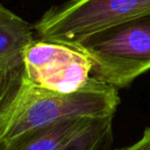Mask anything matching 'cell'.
Segmentation results:
<instances>
[{"label": "cell", "instance_id": "3957f363", "mask_svg": "<svg viewBox=\"0 0 150 150\" xmlns=\"http://www.w3.org/2000/svg\"><path fill=\"white\" fill-rule=\"evenodd\" d=\"M150 13V0H68L52 6L34 25L38 39L74 47L91 34Z\"/></svg>", "mask_w": 150, "mask_h": 150}, {"label": "cell", "instance_id": "ba28073f", "mask_svg": "<svg viewBox=\"0 0 150 150\" xmlns=\"http://www.w3.org/2000/svg\"><path fill=\"white\" fill-rule=\"evenodd\" d=\"M118 150H150V127L144 131L142 138L129 147L121 148Z\"/></svg>", "mask_w": 150, "mask_h": 150}, {"label": "cell", "instance_id": "5b68a950", "mask_svg": "<svg viewBox=\"0 0 150 150\" xmlns=\"http://www.w3.org/2000/svg\"><path fill=\"white\" fill-rule=\"evenodd\" d=\"M34 26L0 5V110L6 108L26 82L25 58L34 41Z\"/></svg>", "mask_w": 150, "mask_h": 150}, {"label": "cell", "instance_id": "6da1fadb", "mask_svg": "<svg viewBox=\"0 0 150 150\" xmlns=\"http://www.w3.org/2000/svg\"><path fill=\"white\" fill-rule=\"evenodd\" d=\"M120 104L118 90L91 78L77 92L62 94L25 82L16 99L0 110V144L36 127L74 117H114Z\"/></svg>", "mask_w": 150, "mask_h": 150}, {"label": "cell", "instance_id": "52a82bcc", "mask_svg": "<svg viewBox=\"0 0 150 150\" xmlns=\"http://www.w3.org/2000/svg\"><path fill=\"white\" fill-rule=\"evenodd\" d=\"M113 117L100 118L82 135L60 150H111Z\"/></svg>", "mask_w": 150, "mask_h": 150}, {"label": "cell", "instance_id": "7a4b0ae2", "mask_svg": "<svg viewBox=\"0 0 150 150\" xmlns=\"http://www.w3.org/2000/svg\"><path fill=\"white\" fill-rule=\"evenodd\" d=\"M74 47L91 59L93 78L127 88L150 70V13L95 32Z\"/></svg>", "mask_w": 150, "mask_h": 150}, {"label": "cell", "instance_id": "8992f818", "mask_svg": "<svg viewBox=\"0 0 150 150\" xmlns=\"http://www.w3.org/2000/svg\"><path fill=\"white\" fill-rule=\"evenodd\" d=\"M98 119L74 117L36 127L0 144V150H60L88 131Z\"/></svg>", "mask_w": 150, "mask_h": 150}, {"label": "cell", "instance_id": "277c9868", "mask_svg": "<svg viewBox=\"0 0 150 150\" xmlns=\"http://www.w3.org/2000/svg\"><path fill=\"white\" fill-rule=\"evenodd\" d=\"M26 82L62 94L77 92L92 78L93 63L78 48L35 39L25 58Z\"/></svg>", "mask_w": 150, "mask_h": 150}]
</instances>
